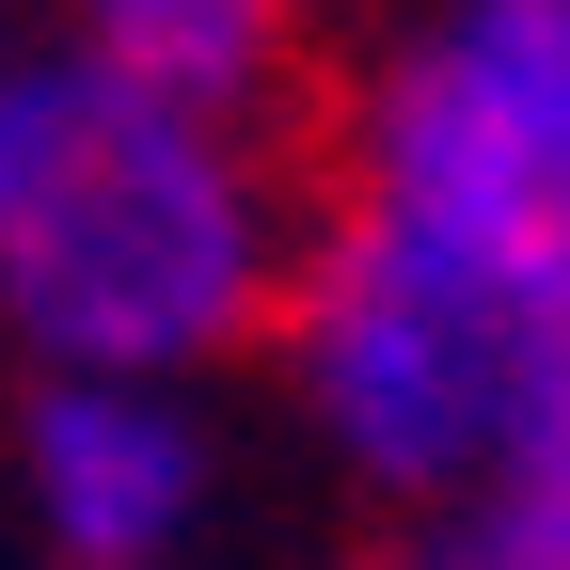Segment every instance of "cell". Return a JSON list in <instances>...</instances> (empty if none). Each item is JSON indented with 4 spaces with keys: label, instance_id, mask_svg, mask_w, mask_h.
<instances>
[{
    "label": "cell",
    "instance_id": "obj_1",
    "mask_svg": "<svg viewBox=\"0 0 570 570\" xmlns=\"http://www.w3.org/2000/svg\"><path fill=\"white\" fill-rule=\"evenodd\" d=\"M317 175L238 96H175L127 63L32 48L0 159V333L32 381H206L254 365L302 269Z\"/></svg>",
    "mask_w": 570,
    "mask_h": 570
},
{
    "label": "cell",
    "instance_id": "obj_2",
    "mask_svg": "<svg viewBox=\"0 0 570 570\" xmlns=\"http://www.w3.org/2000/svg\"><path fill=\"white\" fill-rule=\"evenodd\" d=\"M269 365H285V412L317 428V460L381 491L396 523L570 475V285L460 223L317 190Z\"/></svg>",
    "mask_w": 570,
    "mask_h": 570
},
{
    "label": "cell",
    "instance_id": "obj_3",
    "mask_svg": "<svg viewBox=\"0 0 570 570\" xmlns=\"http://www.w3.org/2000/svg\"><path fill=\"white\" fill-rule=\"evenodd\" d=\"M317 190L460 223L570 285V0H396L348 63Z\"/></svg>",
    "mask_w": 570,
    "mask_h": 570
},
{
    "label": "cell",
    "instance_id": "obj_4",
    "mask_svg": "<svg viewBox=\"0 0 570 570\" xmlns=\"http://www.w3.org/2000/svg\"><path fill=\"white\" fill-rule=\"evenodd\" d=\"M17 508L48 570H175L223 508V428L175 381H32L17 396Z\"/></svg>",
    "mask_w": 570,
    "mask_h": 570
},
{
    "label": "cell",
    "instance_id": "obj_5",
    "mask_svg": "<svg viewBox=\"0 0 570 570\" xmlns=\"http://www.w3.org/2000/svg\"><path fill=\"white\" fill-rule=\"evenodd\" d=\"M48 48L127 63V80H175V96H238L269 111L285 63H302V0H32Z\"/></svg>",
    "mask_w": 570,
    "mask_h": 570
},
{
    "label": "cell",
    "instance_id": "obj_6",
    "mask_svg": "<svg viewBox=\"0 0 570 570\" xmlns=\"http://www.w3.org/2000/svg\"><path fill=\"white\" fill-rule=\"evenodd\" d=\"M381 570H570V475L554 491H491V508H444V523H396Z\"/></svg>",
    "mask_w": 570,
    "mask_h": 570
},
{
    "label": "cell",
    "instance_id": "obj_7",
    "mask_svg": "<svg viewBox=\"0 0 570 570\" xmlns=\"http://www.w3.org/2000/svg\"><path fill=\"white\" fill-rule=\"evenodd\" d=\"M17 96H32V48L0 32V159H17Z\"/></svg>",
    "mask_w": 570,
    "mask_h": 570
}]
</instances>
